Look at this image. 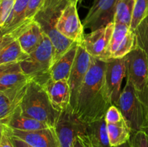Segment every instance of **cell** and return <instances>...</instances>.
<instances>
[{"mask_svg":"<svg viewBox=\"0 0 148 147\" xmlns=\"http://www.w3.org/2000/svg\"><path fill=\"white\" fill-rule=\"evenodd\" d=\"M28 3L29 0H16L11 19L8 24L1 29V35L9 33L25 20V14Z\"/></svg>","mask_w":148,"mask_h":147,"instance_id":"603a6c76","label":"cell"},{"mask_svg":"<svg viewBox=\"0 0 148 147\" xmlns=\"http://www.w3.org/2000/svg\"><path fill=\"white\" fill-rule=\"evenodd\" d=\"M0 147H15L11 137L3 125H1V138H0Z\"/></svg>","mask_w":148,"mask_h":147,"instance_id":"d6a6232c","label":"cell"},{"mask_svg":"<svg viewBox=\"0 0 148 147\" xmlns=\"http://www.w3.org/2000/svg\"><path fill=\"white\" fill-rule=\"evenodd\" d=\"M108 138L111 147H116L128 142L132 130L125 120L117 123H107Z\"/></svg>","mask_w":148,"mask_h":147,"instance_id":"7402d4cb","label":"cell"},{"mask_svg":"<svg viewBox=\"0 0 148 147\" xmlns=\"http://www.w3.org/2000/svg\"><path fill=\"white\" fill-rule=\"evenodd\" d=\"M116 0H94L82 21L84 28L94 31L114 22Z\"/></svg>","mask_w":148,"mask_h":147,"instance_id":"30bf717a","label":"cell"},{"mask_svg":"<svg viewBox=\"0 0 148 147\" xmlns=\"http://www.w3.org/2000/svg\"><path fill=\"white\" fill-rule=\"evenodd\" d=\"M130 29L131 28L130 26L127 25V24L115 23L114 30L113 32L112 37H111V43H110L109 50H108L111 59H112L114 54L116 51L119 45L121 44Z\"/></svg>","mask_w":148,"mask_h":147,"instance_id":"484cf974","label":"cell"},{"mask_svg":"<svg viewBox=\"0 0 148 147\" xmlns=\"http://www.w3.org/2000/svg\"><path fill=\"white\" fill-rule=\"evenodd\" d=\"M54 128L60 147H74L77 137L87 133V123L76 116L70 106L60 112Z\"/></svg>","mask_w":148,"mask_h":147,"instance_id":"8992f818","label":"cell"},{"mask_svg":"<svg viewBox=\"0 0 148 147\" xmlns=\"http://www.w3.org/2000/svg\"><path fill=\"white\" fill-rule=\"evenodd\" d=\"M42 86L56 110L62 112L71 106V89L68 79L53 81L50 78Z\"/></svg>","mask_w":148,"mask_h":147,"instance_id":"2e32d148","label":"cell"},{"mask_svg":"<svg viewBox=\"0 0 148 147\" xmlns=\"http://www.w3.org/2000/svg\"><path fill=\"white\" fill-rule=\"evenodd\" d=\"M115 23L112 22L105 27L91 31L85 35L82 43L79 45L92 58L102 61H106L110 58L109 46L114 30Z\"/></svg>","mask_w":148,"mask_h":147,"instance_id":"52a82bcc","label":"cell"},{"mask_svg":"<svg viewBox=\"0 0 148 147\" xmlns=\"http://www.w3.org/2000/svg\"><path fill=\"white\" fill-rule=\"evenodd\" d=\"M22 115L54 127L60 112L52 105L44 87L36 81H30L20 106Z\"/></svg>","mask_w":148,"mask_h":147,"instance_id":"3957f363","label":"cell"},{"mask_svg":"<svg viewBox=\"0 0 148 147\" xmlns=\"http://www.w3.org/2000/svg\"><path fill=\"white\" fill-rule=\"evenodd\" d=\"M82 1H83V0H75V1H76L77 4L78 2H82Z\"/></svg>","mask_w":148,"mask_h":147,"instance_id":"f35d334b","label":"cell"},{"mask_svg":"<svg viewBox=\"0 0 148 147\" xmlns=\"http://www.w3.org/2000/svg\"><path fill=\"white\" fill-rule=\"evenodd\" d=\"M141 130L142 131H145L146 133H148V115L147 116H146L145 120V122L144 124H143V127H142Z\"/></svg>","mask_w":148,"mask_h":147,"instance_id":"8d00e7d4","label":"cell"},{"mask_svg":"<svg viewBox=\"0 0 148 147\" xmlns=\"http://www.w3.org/2000/svg\"><path fill=\"white\" fill-rule=\"evenodd\" d=\"M116 147H132V145L130 144V142L128 141V142L126 143V144H122V145L119 146H116Z\"/></svg>","mask_w":148,"mask_h":147,"instance_id":"74e56055","label":"cell"},{"mask_svg":"<svg viewBox=\"0 0 148 147\" xmlns=\"http://www.w3.org/2000/svg\"><path fill=\"white\" fill-rule=\"evenodd\" d=\"M135 0H116L114 23L131 25Z\"/></svg>","mask_w":148,"mask_h":147,"instance_id":"cb8c5ba5","label":"cell"},{"mask_svg":"<svg viewBox=\"0 0 148 147\" xmlns=\"http://www.w3.org/2000/svg\"><path fill=\"white\" fill-rule=\"evenodd\" d=\"M5 125L12 129L23 131H35L51 128L44 122L22 115L20 108L13 114Z\"/></svg>","mask_w":148,"mask_h":147,"instance_id":"44dd1931","label":"cell"},{"mask_svg":"<svg viewBox=\"0 0 148 147\" xmlns=\"http://www.w3.org/2000/svg\"><path fill=\"white\" fill-rule=\"evenodd\" d=\"M27 86L8 92H0V122L6 125L20 106Z\"/></svg>","mask_w":148,"mask_h":147,"instance_id":"ac0fdd59","label":"cell"},{"mask_svg":"<svg viewBox=\"0 0 148 147\" xmlns=\"http://www.w3.org/2000/svg\"><path fill=\"white\" fill-rule=\"evenodd\" d=\"M29 55L22 48L17 39L10 33L1 35L0 40V66L20 63Z\"/></svg>","mask_w":148,"mask_h":147,"instance_id":"e0dca14e","label":"cell"},{"mask_svg":"<svg viewBox=\"0 0 148 147\" xmlns=\"http://www.w3.org/2000/svg\"><path fill=\"white\" fill-rule=\"evenodd\" d=\"M74 147H92L87 133L77 137L74 142Z\"/></svg>","mask_w":148,"mask_h":147,"instance_id":"e575fe53","label":"cell"},{"mask_svg":"<svg viewBox=\"0 0 148 147\" xmlns=\"http://www.w3.org/2000/svg\"><path fill=\"white\" fill-rule=\"evenodd\" d=\"M72 1H75V0H45L33 17L40 26L43 33L51 41L53 48V64L77 43L66 38L56 29V24L62 12Z\"/></svg>","mask_w":148,"mask_h":147,"instance_id":"7a4b0ae2","label":"cell"},{"mask_svg":"<svg viewBox=\"0 0 148 147\" xmlns=\"http://www.w3.org/2000/svg\"><path fill=\"white\" fill-rule=\"evenodd\" d=\"M92 63V56L79 45L76 58L69 74L68 82L71 89V106L73 108L78 94Z\"/></svg>","mask_w":148,"mask_h":147,"instance_id":"8fae6325","label":"cell"},{"mask_svg":"<svg viewBox=\"0 0 148 147\" xmlns=\"http://www.w3.org/2000/svg\"><path fill=\"white\" fill-rule=\"evenodd\" d=\"M106 61L105 81L112 105H116L121 92V84L126 76V57L109 59Z\"/></svg>","mask_w":148,"mask_h":147,"instance_id":"4fadbf2b","label":"cell"},{"mask_svg":"<svg viewBox=\"0 0 148 147\" xmlns=\"http://www.w3.org/2000/svg\"><path fill=\"white\" fill-rule=\"evenodd\" d=\"M129 142L132 147H148V133L142 130L132 131Z\"/></svg>","mask_w":148,"mask_h":147,"instance_id":"f546056e","label":"cell"},{"mask_svg":"<svg viewBox=\"0 0 148 147\" xmlns=\"http://www.w3.org/2000/svg\"><path fill=\"white\" fill-rule=\"evenodd\" d=\"M134 32L137 38V46L145 53L148 60V17L142 21Z\"/></svg>","mask_w":148,"mask_h":147,"instance_id":"83f0119b","label":"cell"},{"mask_svg":"<svg viewBox=\"0 0 148 147\" xmlns=\"http://www.w3.org/2000/svg\"><path fill=\"white\" fill-rule=\"evenodd\" d=\"M105 61L92 57L90 68L72 108L76 116L86 123L105 118L112 105L105 81Z\"/></svg>","mask_w":148,"mask_h":147,"instance_id":"6da1fadb","label":"cell"},{"mask_svg":"<svg viewBox=\"0 0 148 147\" xmlns=\"http://www.w3.org/2000/svg\"><path fill=\"white\" fill-rule=\"evenodd\" d=\"M79 44H74L64 54L61 56L50 69V77L53 81H59L69 79L72 71Z\"/></svg>","mask_w":148,"mask_h":147,"instance_id":"d6986e66","label":"cell"},{"mask_svg":"<svg viewBox=\"0 0 148 147\" xmlns=\"http://www.w3.org/2000/svg\"><path fill=\"white\" fill-rule=\"evenodd\" d=\"M32 79L22 69L20 63L0 66V92H8L23 87Z\"/></svg>","mask_w":148,"mask_h":147,"instance_id":"9a60e30c","label":"cell"},{"mask_svg":"<svg viewBox=\"0 0 148 147\" xmlns=\"http://www.w3.org/2000/svg\"><path fill=\"white\" fill-rule=\"evenodd\" d=\"M87 135L92 147H111L105 118L87 123Z\"/></svg>","mask_w":148,"mask_h":147,"instance_id":"ffe728a7","label":"cell"},{"mask_svg":"<svg viewBox=\"0 0 148 147\" xmlns=\"http://www.w3.org/2000/svg\"><path fill=\"white\" fill-rule=\"evenodd\" d=\"M9 33L17 39L23 50L28 55L40 46L44 36L40 26L33 18L26 19Z\"/></svg>","mask_w":148,"mask_h":147,"instance_id":"7c38bea8","label":"cell"},{"mask_svg":"<svg viewBox=\"0 0 148 147\" xmlns=\"http://www.w3.org/2000/svg\"><path fill=\"white\" fill-rule=\"evenodd\" d=\"M147 17H148V0H135L130 28L135 30Z\"/></svg>","mask_w":148,"mask_h":147,"instance_id":"4316f807","label":"cell"},{"mask_svg":"<svg viewBox=\"0 0 148 147\" xmlns=\"http://www.w3.org/2000/svg\"><path fill=\"white\" fill-rule=\"evenodd\" d=\"M56 29L68 40L78 44L82 43L85 37L84 26L79 18L75 1H71L63 10L58 20Z\"/></svg>","mask_w":148,"mask_h":147,"instance_id":"9c48e42d","label":"cell"},{"mask_svg":"<svg viewBox=\"0 0 148 147\" xmlns=\"http://www.w3.org/2000/svg\"><path fill=\"white\" fill-rule=\"evenodd\" d=\"M116 106L120 110L124 119L132 131H140L146 118V112L139 99L136 89L127 81L121 90Z\"/></svg>","mask_w":148,"mask_h":147,"instance_id":"5b68a950","label":"cell"},{"mask_svg":"<svg viewBox=\"0 0 148 147\" xmlns=\"http://www.w3.org/2000/svg\"><path fill=\"white\" fill-rule=\"evenodd\" d=\"M53 48L51 41L44 34L40 46L20 62L23 71L33 81L43 85L50 79V69L53 65Z\"/></svg>","mask_w":148,"mask_h":147,"instance_id":"277c9868","label":"cell"},{"mask_svg":"<svg viewBox=\"0 0 148 147\" xmlns=\"http://www.w3.org/2000/svg\"><path fill=\"white\" fill-rule=\"evenodd\" d=\"M137 48V38L134 30L130 29L122 40L118 49L113 56V59H122Z\"/></svg>","mask_w":148,"mask_h":147,"instance_id":"d4e9b609","label":"cell"},{"mask_svg":"<svg viewBox=\"0 0 148 147\" xmlns=\"http://www.w3.org/2000/svg\"><path fill=\"white\" fill-rule=\"evenodd\" d=\"M3 125L10 135L17 137L33 147H60L54 127L35 131H23Z\"/></svg>","mask_w":148,"mask_h":147,"instance_id":"5bb4252c","label":"cell"},{"mask_svg":"<svg viewBox=\"0 0 148 147\" xmlns=\"http://www.w3.org/2000/svg\"><path fill=\"white\" fill-rule=\"evenodd\" d=\"M126 77L137 92H141L148 80V60L139 47L126 56Z\"/></svg>","mask_w":148,"mask_h":147,"instance_id":"ba28073f","label":"cell"},{"mask_svg":"<svg viewBox=\"0 0 148 147\" xmlns=\"http://www.w3.org/2000/svg\"><path fill=\"white\" fill-rule=\"evenodd\" d=\"M124 120L125 119L120 110L114 105H111L106 113L105 120L106 123H117Z\"/></svg>","mask_w":148,"mask_h":147,"instance_id":"4dcf8cb0","label":"cell"},{"mask_svg":"<svg viewBox=\"0 0 148 147\" xmlns=\"http://www.w3.org/2000/svg\"><path fill=\"white\" fill-rule=\"evenodd\" d=\"M139 99L143 104L146 112V116L148 115V80L141 92H137Z\"/></svg>","mask_w":148,"mask_h":147,"instance_id":"836d02e7","label":"cell"},{"mask_svg":"<svg viewBox=\"0 0 148 147\" xmlns=\"http://www.w3.org/2000/svg\"><path fill=\"white\" fill-rule=\"evenodd\" d=\"M44 1L45 0H29L28 7L25 14V20L33 19Z\"/></svg>","mask_w":148,"mask_h":147,"instance_id":"1f68e13d","label":"cell"},{"mask_svg":"<svg viewBox=\"0 0 148 147\" xmlns=\"http://www.w3.org/2000/svg\"><path fill=\"white\" fill-rule=\"evenodd\" d=\"M9 135H10V134H9ZM10 137H11L12 141L13 144H14V146L15 147H33L32 146L29 145L28 144L25 142L24 141L21 140L20 138H17V137L12 136V135H10Z\"/></svg>","mask_w":148,"mask_h":147,"instance_id":"d590c367","label":"cell"},{"mask_svg":"<svg viewBox=\"0 0 148 147\" xmlns=\"http://www.w3.org/2000/svg\"><path fill=\"white\" fill-rule=\"evenodd\" d=\"M16 0H1L0 30L5 27L11 19Z\"/></svg>","mask_w":148,"mask_h":147,"instance_id":"f1b7e54d","label":"cell"}]
</instances>
